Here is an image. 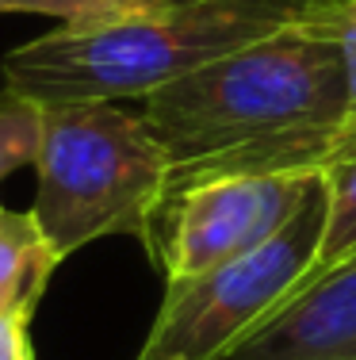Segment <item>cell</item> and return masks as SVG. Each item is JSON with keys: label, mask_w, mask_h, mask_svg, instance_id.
Returning a JSON list of instances; mask_svg holds the SVG:
<instances>
[{"label": "cell", "mask_w": 356, "mask_h": 360, "mask_svg": "<svg viewBox=\"0 0 356 360\" xmlns=\"http://www.w3.org/2000/svg\"><path fill=\"white\" fill-rule=\"evenodd\" d=\"M138 104L169 158L161 207L203 180L322 176L345 158L349 92L334 31L253 42Z\"/></svg>", "instance_id": "6da1fadb"}, {"label": "cell", "mask_w": 356, "mask_h": 360, "mask_svg": "<svg viewBox=\"0 0 356 360\" xmlns=\"http://www.w3.org/2000/svg\"><path fill=\"white\" fill-rule=\"evenodd\" d=\"M352 0H123L112 20L58 23L8 50L4 89L46 104L142 100L284 31H341Z\"/></svg>", "instance_id": "7a4b0ae2"}, {"label": "cell", "mask_w": 356, "mask_h": 360, "mask_svg": "<svg viewBox=\"0 0 356 360\" xmlns=\"http://www.w3.org/2000/svg\"><path fill=\"white\" fill-rule=\"evenodd\" d=\"M35 215L42 238L58 257L112 234H131L142 245L154 238L165 200L169 158L146 115L119 100L46 104L35 153Z\"/></svg>", "instance_id": "3957f363"}, {"label": "cell", "mask_w": 356, "mask_h": 360, "mask_svg": "<svg viewBox=\"0 0 356 360\" xmlns=\"http://www.w3.org/2000/svg\"><path fill=\"white\" fill-rule=\"evenodd\" d=\"M326 230V184L265 245L165 288L161 311L134 360H226L249 333L284 311L303 284Z\"/></svg>", "instance_id": "277c9868"}, {"label": "cell", "mask_w": 356, "mask_h": 360, "mask_svg": "<svg viewBox=\"0 0 356 360\" xmlns=\"http://www.w3.org/2000/svg\"><path fill=\"white\" fill-rule=\"evenodd\" d=\"M322 176H218L161 207L146 253L161 264L165 288L265 245L310 200Z\"/></svg>", "instance_id": "5b68a950"}, {"label": "cell", "mask_w": 356, "mask_h": 360, "mask_svg": "<svg viewBox=\"0 0 356 360\" xmlns=\"http://www.w3.org/2000/svg\"><path fill=\"white\" fill-rule=\"evenodd\" d=\"M226 360H356V253L295 295Z\"/></svg>", "instance_id": "8992f818"}, {"label": "cell", "mask_w": 356, "mask_h": 360, "mask_svg": "<svg viewBox=\"0 0 356 360\" xmlns=\"http://www.w3.org/2000/svg\"><path fill=\"white\" fill-rule=\"evenodd\" d=\"M62 257L50 250L31 211L0 207V311L35 314Z\"/></svg>", "instance_id": "52a82bcc"}, {"label": "cell", "mask_w": 356, "mask_h": 360, "mask_svg": "<svg viewBox=\"0 0 356 360\" xmlns=\"http://www.w3.org/2000/svg\"><path fill=\"white\" fill-rule=\"evenodd\" d=\"M322 184H326V230H322L315 261H310L303 284L295 288V295H303L310 284H318L322 276L341 269V264L356 253V153L334 161V165L322 173ZM291 299H287V303H291Z\"/></svg>", "instance_id": "ba28073f"}, {"label": "cell", "mask_w": 356, "mask_h": 360, "mask_svg": "<svg viewBox=\"0 0 356 360\" xmlns=\"http://www.w3.org/2000/svg\"><path fill=\"white\" fill-rule=\"evenodd\" d=\"M42 139V108L12 89H0V180L35 165Z\"/></svg>", "instance_id": "9c48e42d"}, {"label": "cell", "mask_w": 356, "mask_h": 360, "mask_svg": "<svg viewBox=\"0 0 356 360\" xmlns=\"http://www.w3.org/2000/svg\"><path fill=\"white\" fill-rule=\"evenodd\" d=\"M50 15L58 23L73 20H112L123 12V0H0V15Z\"/></svg>", "instance_id": "30bf717a"}, {"label": "cell", "mask_w": 356, "mask_h": 360, "mask_svg": "<svg viewBox=\"0 0 356 360\" xmlns=\"http://www.w3.org/2000/svg\"><path fill=\"white\" fill-rule=\"evenodd\" d=\"M337 46H341V65H345V92H349V123H345V158H349V153H356V0L341 20Z\"/></svg>", "instance_id": "8fae6325"}, {"label": "cell", "mask_w": 356, "mask_h": 360, "mask_svg": "<svg viewBox=\"0 0 356 360\" xmlns=\"http://www.w3.org/2000/svg\"><path fill=\"white\" fill-rule=\"evenodd\" d=\"M27 311H0V360H35Z\"/></svg>", "instance_id": "7c38bea8"}]
</instances>
